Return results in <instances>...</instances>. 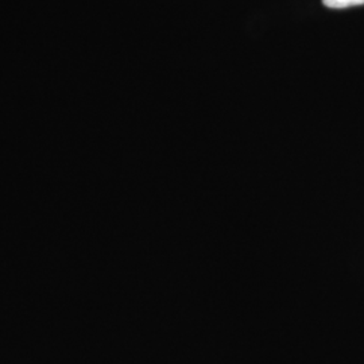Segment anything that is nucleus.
<instances>
[{
	"instance_id": "f257e3e1",
	"label": "nucleus",
	"mask_w": 364,
	"mask_h": 364,
	"mask_svg": "<svg viewBox=\"0 0 364 364\" xmlns=\"http://www.w3.org/2000/svg\"><path fill=\"white\" fill-rule=\"evenodd\" d=\"M323 3L329 9H348L355 6H363L364 0H323Z\"/></svg>"
}]
</instances>
